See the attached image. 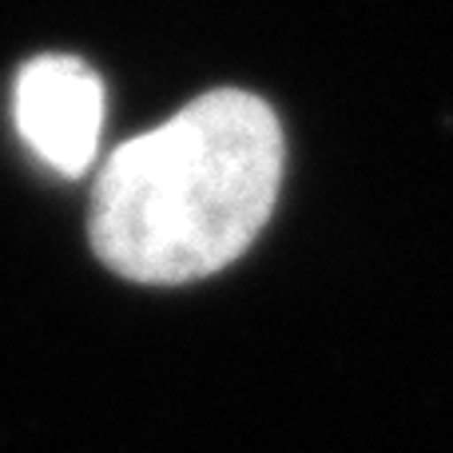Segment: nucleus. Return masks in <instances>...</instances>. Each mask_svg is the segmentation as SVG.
Returning a JSON list of instances; mask_svg holds the SVG:
<instances>
[{
    "label": "nucleus",
    "mask_w": 453,
    "mask_h": 453,
    "mask_svg": "<svg viewBox=\"0 0 453 453\" xmlns=\"http://www.w3.org/2000/svg\"><path fill=\"white\" fill-rule=\"evenodd\" d=\"M282 132L258 96L219 88L127 140L92 191L88 239L132 282H191L223 271L271 219Z\"/></svg>",
    "instance_id": "obj_1"
},
{
    "label": "nucleus",
    "mask_w": 453,
    "mask_h": 453,
    "mask_svg": "<svg viewBox=\"0 0 453 453\" xmlns=\"http://www.w3.org/2000/svg\"><path fill=\"white\" fill-rule=\"evenodd\" d=\"M16 132L28 151L56 175H84L100 148L104 84L76 56H36L12 88Z\"/></svg>",
    "instance_id": "obj_2"
}]
</instances>
